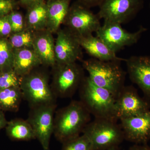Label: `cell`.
Wrapping results in <instances>:
<instances>
[{
    "mask_svg": "<svg viewBox=\"0 0 150 150\" xmlns=\"http://www.w3.org/2000/svg\"><path fill=\"white\" fill-rule=\"evenodd\" d=\"M105 150H120L118 147H114L111 148V149H108Z\"/></svg>",
    "mask_w": 150,
    "mask_h": 150,
    "instance_id": "cell-33",
    "label": "cell"
},
{
    "mask_svg": "<svg viewBox=\"0 0 150 150\" xmlns=\"http://www.w3.org/2000/svg\"><path fill=\"white\" fill-rule=\"evenodd\" d=\"M56 103L31 108L28 121L32 126L35 136L43 150H49L50 140L54 134Z\"/></svg>",
    "mask_w": 150,
    "mask_h": 150,
    "instance_id": "cell-8",
    "label": "cell"
},
{
    "mask_svg": "<svg viewBox=\"0 0 150 150\" xmlns=\"http://www.w3.org/2000/svg\"><path fill=\"white\" fill-rule=\"evenodd\" d=\"M1 72V68H0V74Z\"/></svg>",
    "mask_w": 150,
    "mask_h": 150,
    "instance_id": "cell-34",
    "label": "cell"
},
{
    "mask_svg": "<svg viewBox=\"0 0 150 150\" xmlns=\"http://www.w3.org/2000/svg\"><path fill=\"white\" fill-rule=\"evenodd\" d=\"M35 32L26 27L21 32L13 33L9 43L13 49L32 48Z\"/></svg>",
    "mask_w": 150,
    "mask_h": 150,
    "instance_id": "cell-22",
    "label": "cell"
},
{
    "mask_svg": "<svg viewBox=\"0 0 150 150\" xmlns=\"http://www.w3.org/2000/svg\"><path fill=\"white\" fill-rule=\"evenodd\" d=\"M23 98L20 87L0 89V109L3 111L17 112Z\"/></svg>",
    "mask_w": 150,
    "mask_h": 150,
    "instance_id": "cell-21",
    "label": "cell"
},
{
    "mask_svg": "<svg viewBox=\"0 0 150 150\" xmlns=\"http://www.w3.org/2000/svg\"><path fill=\"white\" fill-rule=\"evenodd\" d=\"M81 47L92 58L102 61L125 62L116 55L100 38L93 34L77 36Z\"/></svg>",
    "mask_w": 150,
    "mask_h": 150,
    "instance_id": "cell-15",
    "label": "cell"
},
{
    "mask_svg": "<svg viewBox=\"0 0 150 150\" xmlns=\"http://www.w3.org/2000/svg\"><path fill=\"white\" fill-rule=\"evenodd\" d=\"M55 113L54 134L62 144L80 136L91 120V114L80 100H73Z\"/></svg>",
    "mask_w": 150,
    "mask_h": 150,
    "instance_id": "cell-1",
    "label": "cell"
},
{
    "mask_svg": "<svg viewBox=\"0 0 150 150\" xmlns=\"http://www.w3.org/2000/svg\"><path fill=\"white\" fill-rule=\"evenodd\" d=\"M62 150H93L90 141L82 134L62 144Z\"/></svg>",
    "mask_w": 150,
    "mask_h": 150,
    "instance_id": "cell-24",
    "label": "cell"
},
{
    "mask_svg": "<svg viewBox=\"0 0 150 150\" xmlns=\"http://www.w3.org/2000/svg\"><path fill=\"white\" fill-rule=\"evenodd\" d=\"M115 112L118 120L142 114L150 110V102L140 96L132 86H125L116 97Z\"/></svg>",
    "mask_w": 150,
    "mask_h": 150,
    "instance_id": "cell-11",
    "label": "cell"
},
{
    "mask_svg": "<svg viewBox=\"0 0 150 150\" xmlns=\"http://www.w3.org/2000/svg\"><path fill=\"white\" fill-rule=\"evenodd\" d=\"M7 16L13 33L21 32L26 28L25 18L21 13L13 11Z\"/></svg>",
    "mask_w": 150,
    "mask_h": 150,
    "instance_id": "cell-26",
    "label": "cell"
},
{
    "mask_svg": "<svg viewBox=\"0 0 150 150\" xmlns=\"http://www.w3.org/2000/svg\"><path fill=\"white\" fill-rule=\"evenodd\" d=\"M129 150H150V147L147 144H136L131 146Z\"/></svg>",
    "mask_w": 150,
    "mask_h": 150,
    "instance_id": "cell-32",
    "label": "cell"
},
{
    "mask_svg": "<svg viewBox=\"0 0 150 150\" xmlns=\"http://www.w3.org/2000/svg\"><path fill=\"white\" fill-rule=\"evenodd\" d=\"M21 4L27 8L39 3L45 2V0H20Z\"/></svg>",
    "mask_w": 150,
    "mask_h": 150,
    "instance_id": "cell-30",
    "label": "cell"
},
{
    "mask_svg": "<svg viewBox=\"0 0 150 150\" xmlns=\"http://www.w3.org/2000/svg\"><path fill=\"white\" fill-rule=\"evenodd\" d=\"M51 88L56 97L70 98L79 88L84 79V69L77 63L56 65Z\"/></svg>",
    "mask_w": 150,
    "mask_h": 150,
    "instance_id": "cell-6",
    "label": "cell"
},
{
    "mask_svg": "<svg viewBox=\"0 0 150 150\" xmlns=\"http://www.w3.org/2000/svg\"><path fill=\"white\" fill-rule=\"evenodd\" d=\"M127 73L133 83L150 101V56H132L126 59Z\"/></svg>",
    "mask_w": 150,
    "mask_h": 150,
    "instance_id": "cell-14",
    "label": "cell"
},
{
    "mask_svg": "<svg viewBox=\"0 0 150 150\" xmlns=\"http://www.w3.org/2000/svg\"><path fill=\"white\" fill-rule=\"evenodd\" d=\"M12 48L10 43L4 39H0V68L1 72L13 69Z\"/></svg>",
    "mask_w": 150,
    "mask_h": 150,
    "instance_id": "cell-23",
    "label": "cell"
},
{
    "mask_svg": "<svg viewBox=\"0 0 150 150\" xmlns=\"http://www.w3.org/2000/svg\"><path fill=\"white\" fill-rule=\"evenodd\" d=\"M13 49V69L21 77L42 65L33 48Z\"/></svg>",
    "mask_w": 150,
    "mask_h": 150,
    "instance_id": "cell-18",
    "label": "cell"
},
{
    "mask_svg": "<svg viewBox=\"0 0 150 150\" xmlns=\"http://www.w3.org/2000/svg\"><path fill=\"white\" fill-rule=\"evenodd\" d=\"M71 0H48L46 2L47 8V24L46 29L53 33L60 29L66 20Z\"/></svg>",
    "mask_w": 150,
    "mask_h": 150,
    "instance_id": "cell-17",
    "label": "cell"
},
{
    "mask_svg": "<svg viewBox=\"0 0 150 150\" xmlns=\"http://www.w3.org/2000/svg\"><path fill=\"white\" fill-rule=\"evenodd\" d=\"M100 19L90 8L77 1L70 6L64 24L77 36L93 34L101 26Z\"/></svg>",
    "mask_w": 150,
    "mask_h": 150,
    "instance_id": "cell-7",
    "label": "cell"
},
{
    "mask_svg": "<svg viewBox=\"0 0 150 150\" xmlns=\"http://www.w3.org/2000/svg\"><path fill=\"white\" fill-rule=\"evenodd\" d=\"M143 5V0H103L97 15L104 21L121 25L132 19Z\"/></svg>",
    "mask_w": 150,
    "mask_h": 150,
    "instance_id": "cell-10",
    "label": "cell"
},
{
    "mask_svg": "<svg viewBox=\"0 0 150 150\" xmlns=\"http://www.w3.org/2000/svg\"><path fill=\"white\" fill-rule=\"evenodd\" d=\"M53 33L47 29L35 32L33 48L42 65L53 68L56 65L55 40Z\"/></svg>",
    "mask_w": 150,
    "mask_h": 150,
    "instance_id": "cell-16",
    "label": "cell"
},
{
    "mask_svg": "<svg viewBox=\"0 0 150 150\" xmlns=\"http://www.w3.org/2000/svg\"><path fill=\"white\" fill-rule=\"evenodd\" d=\"M120 121L125 140L136 144H147L150 140V110Z\"/></svg>",
    "mask_w": 150,
    "mask_h": 150,
    "instance_id": "cell-13",
    "label": "cell"
},
{
    "mask_svg": "<svg viewBox=\"0 0 150 150\" xmlns=\"http://www.w3.org/2000/svg\"><path fill=\"white\" fill-rule=\"evenodd\" d=\"M55 52L56 65L76 63L83 58L82 48L77 36L67 28L56 32Z\"/></svg>",
    "mask_w": 150,
    "mask_h": 150,
    "instance_id": "cell-12",
    "label": "cell"
},
{
    "mask_svg": "<svg viewBox=\"0 0 150 150\" xmlns=\"http://www.w3.org/2000/svg\"><path fill=\"white\" fill-rule=\"evenodd\" d=\"M5 128L7 134L11 139L28 141L36 139L32 126L27 120L13 119L8 122Z\"/></svg>",
    "mask_w": 150,
    "mask_h": 150,
    "instance_id": "cell-20",
    "label": "cell"
},
{
    "mask_svg": "<svg viewBox=\"0 0 150 150\" xmlns=\"http://www.w3.org/2000/svg\"><path fill=\"white\" fill-rule=\"evenodd\" d=\"M80 101L94 118L118 121L115 112L116 98L107 89L96 86L85 77L79 88Z\"/></svg>",
    "mask_w": 150,
    "mask_h": 150,
    "instance_id": "cell-2",
    "label": "cell"
},
{
    "mask_svg": "<svg viewBox=\"0 0 150 150\" xmlns=\"http://www.w3.org/2000/svg\"><path fill=\"white\" fill-rule=\"evenodd\" d=\"M8 121L2 110L0 109V131L5 128L7 124Z\"/></svg>",
    "mask_w": 150,
    "mask_h": 150,
    "instance_id": "cell-31",
    "label": "cell"
},
{
    "mask_svg": "<svg viewBox=\"0 0 150 150\" xmlns=\"http://www.w3.org/2000/svg\"><path fill=\"white\" fill-rule=\"evenodd\" d=\"M82 134L90 141L93 150H105L119 146L125 140L118 121L94 118L86 126Z\"/></svg>",
    "mask_w": 150,
    "mask_h": 150,
    "instance_id": "cell-4",
    "label": "cell"
},
{
    "mask_svg": "<svg viewBox=\"0 0 150 150\" xmlns=\"http://www.w3.org/2000/svg\"><path fill=\"white\" fill-rule=\"evenodd\" d=\"M21 78L13 69L1 72L0 74V89L20 87Z\"/></svg>",
    "mask_w": 150,
    "mask_h": 150,
    "instance_id": "cell-25",
    "label": "cell"
},
{
    "mask_svg": "<svg viewBox=\"0 0 150 150\" xmlns=\"http://www.w3.org/2000/svg\"><path fill=\"white\" fill-rule=\"evenodd\" d=\"M27 9L25 17L26 27L35 32L46 29L48 17L46 2L39 3Z\"/></svg>",
    "mask_w": 150,
    "mask_h": 150,
    "instance_id": "cell-19",
    "label": "cell"
},
{
    "mask_svg": "<svg viewBox=\"0 0 150 150\" xmlns=\"http://www.w3.org/2000/svg\"><path fill=\"white\" fill-rule=\"evenodd\" d=\"M13 6L12 0H0V16L7 15L13 11Z\"/></svg>",
    "mask_w": 150,
    "mask_h": 150,
    "instance_id": "cell-28",
    "label": "cell"
},
{
    "mask_svg": "<svg viewBox=\"0 0 150 150\" xmlns=\"http://www.w3.org/2000/svg\"><path fill=\"white\" fill-rule=\"evenodd\" d=\"M103 0H77V1L89 8L99 6Z\"/></svg>",
    "mask_w": 150,
    "mask_h": 150,
    "instance_id": "cell-29",
    "label": "cell"
},
{
    "mask_svg": "<svg viewBox=\"0 0 150 150\" xmlns=\"http://www.w3.org/2000/svg\"><path fill=\"white\" fill-rule=\"evenodd\" d=\"M11 33V28L7 16H0V35L7 36Z\"/></svg>",
    "mask_w": 150,
    "mask_h": 150,
    "instance_id": "cell-27",
    "label": "cell"
},
{
    "mask_svg": "<svg viewBox=\"0 0 150 150\" xmlns=\"http://www.w3.org/2000/svg\"><path fill=\"white\" fill-rule=\"evenodd\" d=\"M37 68L22 77L20 88L30 108L56 103V97L48 82V76Z\"/></svg>",
    "mask_w": 150,
    "mask_h": 150,
    "instance_id": "cell-5",
    "label": "cell"
},
{
    "mask_svg": "<svg viewBox=\"0 0 150 150\" xmlns=\"http://www.w3.org/2000/svg\"><path fill=\"white\" fill-rule=\"evenodd\" d=\"M121 62L91 58L83 61V68L93 83L109 91L116 98L125 86L126 73L121 67Z\"/></svg>",
    "mask_w": 150,
    "mask_h": 150,
    "instance_id": "cell-3",
    "label": "cell"
},
{
    "mask_svg": "<svg viewBox=\"0 0 150 150\" xmlns=\"http://www.w3.org/2000/svg\"><path fill=\"white\" fill-rule=\"evenodd\" d=\"M146 30V28L141 26L136 32H129L123 29L121 24L104 21L96 34L109 48L116 53L126 46L137 43L142 34Z\"/></svg>",
    "mask_w": 150,
    "mask_h": 150,
    "instance_id": "cell-9",
    "label": "cell"
}]
</instances>
